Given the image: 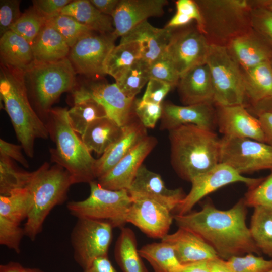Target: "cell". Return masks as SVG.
<instances>
[{
    "mask_svg": "<svg viewBox=\"0 0 272 272\" xmlns=\"http://www.w3.org/2000/svg\"><path fill=\"white\" fill-rule=\"evenodd\" d=\"M37 62L57 61L68 57L71 48L60 34L45 23L32 45Z\"/></svg>",
    "mask_w": 272,
    "mask_h": 272,
    "instance_id": "29",
    "label": "cell"
},
{
    "mask_svg": "<svg viewBox=\"0 0 272 272\" xmlns=\"http://www.w3.org/2000/svg\"><path fill=\"white\" fill-rule=\"evenodd\" d=\"M114 247V258L122 272H148L138 249L134 232L129 228L120 229Z\"/></svg>",
    "mask_w": 272,
    "mask_h": 272,
    "instance_id": "32",
    "label": "cell"
},
{
    "mask_svg": "<svg viewBox=\"0 0 272 272\" xmlns=\"http://www.w3.org/2000/svg\"><path fill=\"white\" fill-rule=\"evenodd\" d=\"M24 267L19 262L10 261L0 265V272H23Z\"/></svg>",
    "mask_w": 272,
    "mask_h": 272,
    "instance_id": "59",
    "label": "cell"
},
{
    "mask_svg": "<svg viewBox=\"0 0 272 272\" xmlns=\"http://www.w3.org/2000/svg\"><path fill=\"white\" fill-rule=\"evenodd\" d=\"M23 149L21 145H16L0 140V155L13 159L20 163L26 168L29 167V163L22 153Z\"/></svg>",
    "mask_w": 272,
    "mask_h": 272,
    "instance_id": "52",
    "label": "cell"
},
{
    "mask_svg": "<svg viewBox=\"0 0 272 272\" xmlns=\"http://www.w3.org/2000/svg\"><path fill=\"white\" fill-rule=\"evenodd\" d=\"M141 58L142 47L140 43L135 42L119 43L108 55L104 64L105 73L116 81L135 61Z\"/></svg>",
    "mask_w": 272,
    "mask_h": 272,
    "instance_id": "33",
    "label": "cell"
},
{
    "mask_svg": "<svg viewBox=\"0 0 272 272\" xmlns=\"http://www.w3.org/2000/svg\"><path fill=\"white\" fill-rule=\"evenodd\" d=\"M62 36L70 48L83 37L94 32L74 18L59 14L46 21Z\"/></svg>",
    "mask_w": 272,
    "mask_h": 272,
    "instance_id": "40",
    "label": "cell"
},
{
    "mask_svg": "<svg viewBox=\"0 0 272 272\" xmlns=\"http://www.w3.org/2000/svg\"><path fill=\"white\" fill-rule=\"evenodd\" d=\"M71 92L73 100L92 98L97 101L104 107L108 117L122 127L135 116V99L127 97L115 83L89 80L77 85Z\"/></svg>",
    "mask_w": 272,
    "mask_h": 272,
    "instance_id": "13",
    "label": "cell"
},
{
    "mask_svg": "<svg viewBox=\"0 0 272 272\" xmlns=\"http://www.w3.org/2000/svg\"><path fill=\"white\" fill-rule=\"evenodd\" d=\"M264 136L265 143L272 146V113H264L258 116Z\"/></svg>",
    "mask_w": 272,
    "mask_h": 272,
    "instance_id": "54",
    "label": "cell"
},
{
    "mask_svg": "<svg viewBox=\"0 0 272 272\" xmlns=\"http://www.w3.org/2000/svg\"><path fill=\"white\" fill-rule=\"evenodd\" d=\"M71 0H34L33 7L46 21L59 14Z\"/></svg>",
    "mask_w": 272,
    "mask_h": 272,
    "instance_id": "50",
    "label": "cell"
},
{
    "mask_svg": "<svg viewBox=\"0 0 272 272\" xmlns=\"http://www.w3.org/2000/svg\"><path fill=\"white\" fill-rule=\"evenodd\" d=\"M113 228L105 221L78 218L71 233V243L74 258L83 270L96 259L108 256Z\"/></svg>",
    "mask_w": 272,
    "mask_h": 272,
    "instance_id": "10",
    "label": "cell"
},
{
    "mask_svg": "<svg viewBox=\"0 0 272 272\" xmlns=\"http://www.w3.org/2000/svg\"><path fill=\"white\" fill-rule=\"evenodd\" d=\"M176 87L184 105L214 104L212 78L206 63L195 66L181 75Z\"/></svg>",
    "mask_w": 272,
    "mask_h": 272,
    "instance_id": "25",
    "label": "cell"
},
{
    "mask_svg": "<svg viewBox=\"0 0 272 272\" xmlns=\"http://www.w3.org/2000/svg\"><path fill=\"white\" fill-rule=\"evenodd\" d=\"M46 22L32 7L22 13L10 30L22 37L32 45Z\"/></svg>",
    "mask_w": 272,
    "mask_h": 272,
    "instance_id": "41",
    "label": "cell"
},
{
    "mask_svg": "<svg viewBox=\"0 0 272 272\" xmlns=\"http://www.w3.org/2000/svg\"><path fill=\"white\" fill-rule=\"evenodd\" d=\"M23 272H44L42 270L36 268H25Z\"/></svg>",
    "mask_w": 272,
    "mask_h": 272,
    "instance_id": "61",
    "label": "cell"
},
{
    "mask_svg": "<svg viewBox=\"0 0 272 272\" xmlns=\"http://www.w3.org/2000/svg\"><path fill=\"white\" fill-rule=\"evenodd\" d=\"M172 31V28H157L145 20L121 36L120 43L130 42L140 43L142 59L150 64L165 52Z\"/></svg>",
    "mask_w": 272,
    "mask_h": 272,
    "instance_id": "26",
    "label": "cell"
},
{
    "mask_svg": "<svg viewBox=\"0 0 272 272\" xmlns=\"http://www.w3.org/2000/svg\"><path fill=\"white\" fill-rule=\"evenodd\" d=\"M210 44L196 25L172 28L165 53L180 76L189 69L206 63Z\"/></svg>",
    "mask_w": 272,
    "mask_h": 272,
    "instance_id": "14",
    "label": "cell"
},
{
    "mask_svg": "<svg viewBox=\"0 0 272 272\" xmlns=\"http://www.w3.org/2000/svg\"><path fill=\"white\" fill-rule=\"evenodd\" d=\"M32 203V195L27 187L15 190L9 195H0V215L20 224L28 218Z\"/></svg>",
    "mask_w": 272,
    "mask_h": 272,
    "instance_id": "37",
    "label": "cell"
},
{
    "mask_svg": "<svg viewBox=\"0 0 272 272\" xmlns=\"http://www.w3.org/2000/svg\"><path fill=\"white\" fill-rule=\"evenodd\" d=\"M268 272H272V269H271L269 271H268Z\"/></svg>",
    "mask_w": 272,
    "mask_h": 272,
    "instance_id": "63",
    "label": "cell"
},
{
    "mask_svg": "<svg viewBox=\"0 0 272 272\" xmlns=\"http://www.w3.org/2000/svg\"><path fill=\"white\" fill-rule=\"evenodd\" d=\"M232 272H268L272 269V259L267 260L248 253L225 260Z\"/></svg>",
    "mask_w": 272,
    "mask_h": 272,
    "instance_id": "42",
    "label": "cell"
},
{
    "mask_svg": "<svg viewBox=\"0 0 272 272\" xmlns=\"http://www.w3.org/2000/svg\"><path fill=\"white\" fill-rule=\"evenodd\" d=\"M172 88L171 85L165 82L150 79L141 99L146 102L161 104L163 100Z\"/></svg>",
    "mask_w": 272,
    "mask_h": 272,
    "instance_id": "49",
    "label": "cell"
},
{
    "mask_svg": "<svg viewBox=\"0 0 272 272\" xmlns=\"http://www.w3.org/2000/svg\"><path fill=\"white\" fill-rule=\"evenodd\" d=\"M192 21L189 16L176 12L165 27L170 28H180L189 25Z\"/></svg>",
    "mask_w": 272,
    "mask_h": 272,
    "instance_id": "56",
    "label": "cell"
},
{
    "mask_svg": "<svg viewBox=\"0 0 272 272\" xmlns=\"http://www.w3.org/2000/svg\"><path fill=\"white\" fill-rule=\"evenodd\" d=\"M263 178L244 177L229 166L220 163L192 180L190 191L175 209L176 214L184 215L190 212L200 200L224 186L242 182L250 188L259 184Z\"/></svg>",
    "mask_w": 272,
    "mask_h": 272,
    "instance_id": "15",
    "label": "cell"
},
{
    "mask_svg": "<svg viewBox=\"0 0 272 272\" xmlns=\"http://www.w3.org/2000/svg\"><path fill=\"white\" fill-rule=\"evenodd\" d=\"M134 111L138 118L146 128H153L158 120L161 119L162 113V104L146 102L141 98L135 99Z\"/></svg>",
    "mask_w": 272,
    "mask_h": 272,
    "instance_id": "47",
    "label": "cell"
},
{
    "mask_svg": "<svg viewBox=\"0 0 272 272\" xmlns=\"http://www.w3.org/2000/svg\"><path fill=\"white\" fill-rule=\"evenodd\" d=\"M139 252L150 263L154 272H178L183 266L173 247L161 240L143 246Z\"/></svg>",
    "mask_w": 272,
    "mask_h": 272,
    "instance_id": "34",
    "label": "cell"
},
{
    "mask_svg": "<svg viewBox=\"0 0 272 272\" xmlns=\"http://www.w3.org/2000/svg\"><path fill=\"white\" fill-rule=\"evenodd\" d=\"M247 206L244 198L227 210L205 203L199 211L175 214L178 227L188 230L203 240L219 258L227 260L248 253L260 255L246 224Z\"/></svg>",
    "mask_w": 272,
    "mask_h": 272,
    "instance_id": "1",
    "label": "cell"
},
{
    "mask_svg": "<svg viewBox=\"0 0 272 272\" xmlns=\"http://www.w3.org/2000/svg\"><path fill=\"white\" fill-rule=\"evenodd\" d=\"M127 191L132 199L143 197L152 199L171 212L186 195L181 188H167L161 175L148 169L144 165L139 168Z\"/></svg>",
    "mask_w": 272,
    "mask_h": 272,
    "instance_id": "21",
    "label": "cell"
},
{
    "mask_svg": "<svg viewBox=\"0 0 272 272\" xmlns=\"http://www.w3.org/2000/svg\"><path fill=\"white\" fill-rule=\"evenodd\" d=\"M210 272H232L226 261L217 258L210 261Z\"/></svg>",
    "mask_w": 272,
    "mask_h": 272,
    "instance_id": "58",
    "label": "cell"
},
{
    "mask_svg": "<svg viewBox=\"0 0 272 272\" xmlns=\"http://www.w3.org/2000/svg\"><path fill=\"white\" fill-rule=\"evenodd\" d=\"M0 56L1 63L24 72L35 62L32 45L11 30L1 36Z\"/></svg>",
    "mask_w": 272,
    "mask_h": 272,
    "instance_id": "28",
    "label": "cell"
},
{
    "mask_svg": "<svg viewBox=\"0 0 272 272\" xmlns=\"http://www.w3.org/2000/svg\"><path fill=\"white\" fill-rule=\"evenodd\" d=\"M195 1L202 18L201 32L210 45L226 47L252 29L250 1Z\"/></svg>",
    "mask_w": 272,
    "mask_h": 272,
    "instance_id": "6",
    "label": "cell"
},
{
    "mask_svg": "<svg viewBox=\"0 0 272 272\" xmlns=\"http://www.w3.org/2000/svg\"><path fill=\"white\" fill-rule=\"evenodd\" d=\"M243 105L253 116L272 113V67L267 62L249 71H242Z\"/></svg>",
    "mask_w": 272,
    "mask_h": 272,
    "instance_id": "18",
    "label": "cell"
},
{
    "mask_svg": "<svg viewBox=\"0 0 272 272\" xmlns=\"http://www.w3.org/2000/svg\"><path fill=\"white\" fill-rule=\"evenodd\" d=\"M226 47L242 71H249L272 59V48L252 29L232 40Z\"/></svg>",
    "mask_w": 272,
    "mask_h": 272,
    "instance_id": "23",
    "label": "cell"
},
{
    "mask_svg": "<svg viewBox=\"0 0 272 272\" xmlns=\"http://www.w3.org/2000/svg\"><path fill=\"white\" fill-rule=\"evenodd\" d=\"M215 106L217 127L223 137L247 138L265 143L258 118L243 105Z\"/></svg>",
    "mask_w": 272,
    "mask_h": 272,
    "instance_id": "19",
    "label": "cell"
},
{
    "mask_svg": "<svg viewBox=\"0 0 272 272\" xmlns=\"http://www.w3.org/2000/svg\"><path fill=\"white\" fill-rule=\"evenodd\" d=\"M123 128L106 117L91 123L81 136L90 152L102 155L121 135Z\"/></svg>",
    "mask_w": 272,
    "mask_h": 272,
    "instance_id": "31",
    "label": "cell"
},
{
    "mask_svg": "<svg viewBox=\"0 0 272 272\" xmlns=\"http://www.w3.org/2000/svg\"><path fill=\"white\" fill-rule=\"evenodd\" d=\"M160 129L170 130L191 124L214 131L217 127L216 106L213 103L180 106L168 101L162 103Z\"/></svg>",
    "mask_w": 272,
    "mask_h": 272,
    "instance_id": "20",
    "label": "cell"
},
{
    "mask_svg": "<svg viewBox=\"0 0 272 272\" xmlns=\"http://www.w3.org/2000/svg\"><path fill=\"white\" fill-rule=\"evenodd\" d=\"M171 164L189 182L220 163V139L214 131L187 124L169 130Z\"/></svg>",
    "mask_w": 272,
    "mask_h": 272,
    "instance_id": "3",
    "label": "cell"
},
{
    "mask_svg": "<svg viewBox=\"0 0 272 272\" xmlns=\"http://www.w3.org/2000/svg\"><path fill=\"white\" fill-rule=\"evenodd\" d=\"M150 79L149 63L141 58L135 61L115 83L127 97L134 99Z\"/></svg>",
    "mask_w": 272,
    "mask_h": 272,
    "instance_id": "38",
    "label": "cell"
},
{
    "mask_svg": "<svg viewBox=\"0 0 272 272\" xmlns=\"http://www.w3.org/2000/svg\"><path fill=\"white\" fill-rule=\"evenodd\" d=\"M157 144L154 137L147 135L107 173L97 178L98 183L109 190H128L143 161Z\"/></svg>",
    "mask_w": 272,
    "mask_h": 272,
    "instance_id": "17",
    "label": "cell"
},
{
    "mask_svg": "<svg viewBox=\"0 0 272 272\" xmlns=\"http://www.w3.org/2000/svg\"><path fill=\"white\" fill-rule=\"evenodd\" d=\"M206 63L212 78L214 104L222 106L243 105V72L226 47L210 45Z\"/></svg>",
    "mask_w": 272,
    "mask_h": 272,
    "instance_id": "9",
    "label": "cell"
},
{
    "mask_svg": "<svg viewBox=\"0 0 272 272\" xmlns=\"http://www.w3.org/2000/svg\"><path fill=\"white\" fill-rule=\"evenodd\" d=\"M126 221L150 238L161 240L168 234L174 220L171 211L163 205L147 198L132 199Z\"/></svg>",
    "mask_w": 272,
    "mask_h": 272,
    "instance_id": "16",
    "label": "cell"
},
{
    "mask_svg": "<svg viewBox=\"0 0 272 272\" xmlns=\"http://www.w3.org/2000/svg\"><path fill=\"white\" fill-rule=\"evenodd\" d=\"M0 96L18 141L26 156L33 158L36 140L47 139L49 135L30 102L25 72L1 63Z\"/></svg>",
    "mask_w": 272,
    "mask_h": 272,
    "instance_id": "2",
    "label": "cell"
},
{
    "mask_svg": "<svg viewBox=\"0 0 272 272\" xmlns=\"http://www.w3.org/2000/svg\"><path fill=\"white\" fill-rule=\"evenodd\" d=\"M67 113L72 128L80 136L91 123L108 117L104 107L92 98L73 100V106Z\"/></svg>",
    "mask_w": 272,
    "mask_h": 272,
    "instance_id": "35",
    "label": "cell"
},
{
    "mask_svg": "<svg viewBox=\"0 0 272 272\" xmlns=\"http://www.w3.org/2000/svg\"><path fill=\"white\" fill-rule=\"evenodd\" d=\"M117 38L111 34L94 31L78 40L71 48L68 58L76 73L90 80H102L104 64Z\"/></svg>",
    "mask_w": 272,
    "mask_h": 272,
    "instance_id": "12",
    "label": "cell"
},
{
    "mask_svg": "<svg viewBox=\"0 0 272 272\" xmlns=\"http://www.w3.org/2000/svg\"><path fill=\"white\" fill-rule=\"evenodd\" d=\"M60 14L70 16L99 33L111 34L115 30L112 17L101 12L90 0L72 1Z\"/></svg>",
    "mask_w": 272,
    "mask_h": 272,
    "instance_id": "30",
    "label": "cell"
},
{
    "mask_svg": "<svg viewBox=\"0 0 272 272\" xmlns=\"http://www.w3.org/2000/svg\"><path fill=\"white\" fill-rule=\"evenodd\" d=\"M76 74L68 57L54 62H35L25 72L30 102L44 123L60 95L76 87Z\"/></svg>",
    "mask_w": 272,
    "mask_h": 272,
    "instance_id": "7",
    "label": "cell"
},
{
    "mask_svg": "<svg viewBox=\"0 0 272 272\" xmlns=\"http://www.w3.org/2000/svg\"><path fill=\"white\" fill-rule=\"evenodd\" d=\"M258 5L264 7L272 12V0L254 1Z\"/></svg>",
    "mask_w": 272,
    "mask_h": 272,
    "instance_id": "60",
    "label": "cell"
},
{
    "mask_svg": "<svg viewBox=\"0 0 272 272\" xmlns=\"http://www.w3.org/2000/svg\"><path fill=\"white\" fill-rule=\"evenodd\" d=\"M167 4L166 0H120L111 16L113 35L117 38L121 37L148 18L161 16Z\"/></svg>",
    "mask_w": 272,
    "mask_h": 272,
    "instance_id": "22",
    "label": "cell"
},
{
    "mask_svg": "<svg viewBox=\"0 0 272 272\" xmlns=\"http://www.w3.org/2000/svg\"><path fill=\"white\" fill-rule=\"evenodd\" d=\"M161 241L170 244L182 265L210 261L219 258L215 251L192 232L178 227L173 233L168 234Z\"/></svg>",
    "mask_w": 272,
    "mask_h": 272,
    "instance_id": "27",
    "label": "cell"
},
{
    "mask_svg": "<svg viewBox=\"0 0 272 272\" xmlns=\"http://www.w3.org/2000/svg\"><path fill=\"white\" fill-rule=\"evenodd\" d=\"M249 230L261 253L272 258V208H254Z\"/></svg>",
    "mask_w": 272,
    "mask_h": 272,
    "instance_id": "36",
    "label": "cell"
},
{
    "mask_svg": "<svg viewBox=\"0 0 272 272\" xmlns=\"http://www.w3.org/2000/svg\"><path fill=\"white\" fill-rule=\"evenodd\" d=\"M119 138L97 159L95 175L97 179L107 173L122 158L148 135L147 128L135 116L124 126Z\"/></svg>",
    "mask_w": 272,
    "mask_h": 272,
    "instance_id": "24",
    "label": "cell"
},
{
    "mask_svg": "<svg viewBox=\"0 0 272 272\" xmlns=\"http://www.w3.org/2000/svg\"><path fill=\"white\" fill-rule=\"evenodd\" d=\"M150 79H154L176 87L180 76L167 56L165 51L149 64Z\"/></svg>",
    "mask_w": 272,
    "mask_h": 272,
    "instance_id": "45",
    "label": "cell"
},
{
    "mask_svg": "<svg viewBox=\"0 0 272 272\" xmlns=\"http://www.w3.org/2000/svg\"><path fill=\"white\" fill-rule=\"evenodd\" d=\"M66 108H52L45 123L49 135L55 144L49 152L52 162L64 168L71 175L74 184L95 180V159L72 128Z\"/></svg>",
    "mask_w": 272,
    "mask_h": 272,
    "instance_id": "4",
    "label": "cell"
},
{
    "mask_svg": "<svg viewBox=\"0 0 272 272\" xmlns=\"http://www.w3.org/2000/svg\"><path fill=\"white\" fill-rule=\"evenodd\" d=\"M83 272H117L108 256L96 259Z\"/></svg>",
    "mask_w": 272,
    "mask_h": 272,
    "instance_id": "53",
    "label": "cell"
},
{
    "mask_svg": "<svg viewBox=\"0 0 272 272\" xmlns=\"http://www.w3.org/2000/svg\"><path fill=\"white\" fill-rule=\"evenodd\" d=\"M11 160L0 155L1 195L8 196L15 190L26 187L32 175V172L18 169Z\"/></svg>",
    "mask_w": 272,
    "mask_h": 272,
    "instance_id": "39",
    "label": "cell"
},
{
    "mask_svg": "<svg viewBox=\"0 0 272 272\" xmlns=\"http://www.w3.org/2000/svg\"><path fill=\"white\" fill-rule=\"evenodd\" d=\"M19 0L0 1L1 36L10 30L22 13L20 10Z\"/></svg>",
    "mask_w": 272,
    "mask_h": 272,
    "instance_id": "48",
    "label": "cell"
},
{
    "mask_svg": "<svg viewBox=\"0 0 272 272\" xmlns=\"http://www.w3.org/2000/svg\"><path fill=\"white\" fill-rule=\"evenodd\" d=\"M25 235L24 229L15 223L0 215V244L19 254L20 243Z\"/></svg>",
    "mask_w": 272,
    "mask_h": 272,
    "instance_id": "46",
    "label": "cell"
},
{
    "mask_svg": "<svg viewBox=\"0 0 272 272\" xmlns=\"http://www.w3.org/2000/svg\"><path fill=\"white\" fill-rule=\"evenodd\" d=\"M73 184L70 174L58 164L50 166L45 162L32 172L26 187L31 193L33 203L24 227L25 235L30 239L35 240L50 211L64 201Z\"/></svg>",
    "mask_w": 272,
    "mask_h": 272,
    "instance_id": "5",
    "label": "cell"
},
{
    "mask_svg": "<svg viewBox=\"0 0 272 272\" xmlns=\"http://www.w3.org/2000/svg\"><path fill=\"white\" fill-rule=\"evenodd\" d=\"M176 12L189 16L196 22L201 32L202 18L199 8L195 0H178L175 2Z\"/></svg>",
    "mask_w": 272,
    "mask_h": 272,
    "instance_id": "51",
    "label": "cell"
},
{
    "mask_svg": "<svg viewBox=\"0 0 272 272\" xmlns=\"http://www.w3.org/2000/svg\"><path fill=\"white\" fill-rule=\"evenodd\" d=\"M243 198L247 207L272 208V170L259 184L249 188Z\"/></svg>",
    "mask_w": 272,
    "mask_h": 272,
    "instance_id": "44",
    "label": "cell"
},
{
    "mask_svg": "<svg viewBox=\"0 0 272 272\" xmlns=\"http://www.w3.org/2000/svg\"><path fill=\"white\" fill-rule=\"evenodd\" d=\"M210 261H201L183 265L178 272H210Z\"/></svg>",
    "mask_w": 272,
    "mask_h": 272,
    "instance_id": "57",
    "label": "cell"
},
{
    "mask_svg": "<svg viewBox=\"0 0 272 272\" xmlns=\"http://www.w3.org/2000/svg\"><path fill=\"white\" fill-rule=\"evenodd\" d=\"M250 1L252 28L272 48V12Z\"/></svg>",
    "mask_w": 272,
    "mask_h": 272,
    "instance_id": "43",
    "label": "cell"
},
{
    "mask_svg": "<svg viewBox=\"0 0 272 272\" xmlns=\"http://www.w3.org/2000/svg\"><path fill=\"white\" fill-rule=\"evenodd\" d=\"M220 163L240 174L272 170V146L247 138L220 139Z\"/></svg>",
    "mask_w": 272,
    "mask_h": 272,
    "instance_id": "11",
    "label": "cell"
},
{
    "mask_svg": "<svg viewBox=\"0 0 272 272\" xmlns=\"http://www.w3.org/2000/svg\"><path fill=\"white\" fill-rule=\"evenodd\" d=\"M89 184L90 193L87 198L67 203L66 207L70 214L77 218L105 221L113 228L124 227L132 202L127 190L107 189L101 187L96 180Z\"/></svg>",
    "mask_w": 272,
    "mask_h": 272,
    "instance_id": "8",
    "label": "cell"
},
{
    "mask_svg": "<svg viewBox=\"0 0 272 272\" xmlns=\"http://www.w3.org/2000/svg\"><path fill=\"white\" fill-rule=\"evenodd\" d=\"M90 1L101 12L112 16L120 0H90Z\"/></svg>",
    "mask_w": 272,
    "mask_h": 272,
    "instance_id": "55",
    "label": "cell"
},
{
    "mask_svg": "<svg viewBox=\"0 0 272 272\" xmlns=\"http://www.w3.org/2000/svg\"><path fill=\"white\" fill-rule=\"evenodd\" d=\"M270 64H271V67H272V59L270 61Z\"/></svg>",
    "mask_w": 272,
    "mask_h": 272,
    "instance_id": "62",
    "label": "cell"
}]
</instances>
